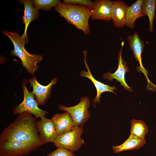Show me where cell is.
I'll return each instance as SVG.
<instances>
[{
	"mask_svg": "<svg viewBox=\"0 0 156 156\" xmlns=\"http://www.w3.org/2000/svg\"><path fill=\"white\" fill-rule=\"evenodd\" d=\"M36 119L28 112L22 114L3 130L0 141L16 140L40 147L43 144L39 136Z\"/></svg>",
	"mask_w": 156,
	"mask_h": 156,
	"instance_id": "6da1fadb",
	"label": "cell"
},
{
	"mask_svg": "<svg viewBox=\"0 0 156 156\" xmlns=\"http://www.w3.org/2000/svg\"><path fill=\"white\" fill-rule=\"evenodd\" d=\"M54 9L60 16L82 31L85 35L90 34L89 20L91 16L92 9L83 6L61 2Z\"/></svg>",
	"mask_w": 156,
	"mask_h": 156,
	"instance_id": "7a4b0ae2",
	"label": "cell"
},
{
	"mask_svg": "<svg viewBox=\"0 0 156 156\" xmlns=\"http://www.w3.org/2000/svg\"><path fill=\"white\" fill-rule=\"evenodd\" d=\"M2 32L6 35L13 44L14 49L11 51V54L19 57L27 71L34 76L35 72L38 68L37 64L42 60V56L31 54L26 51L25 44L27 42L28 38L20 36L16 32L3 31Z\"/></svg>",
	"mask_w": 156,
	"mask_h": 156,
	"instance_id": "3957f363",
	"label": "cell"
},
{
	"mask_svg": "<svg viewBox=\"0 0 156 156\" xmlns=\"http://www.w3.org/2000/svg\"><path fill=\"white\" fill-rule=\"evenodd\" d=\"M27 81L24 79L22 83V87L23 92V99L20 104L15 106L12 110L14 114H21L28 112L34 115L36 118H40L45 117L48 113L46 110H42L38 107V105L35 96L32 92L29 91L26 85Z\"/></svg>",
	"mask_w": 156,
	"mask_h": 156,
	"instance_id": "277c9868",
	"label": "cell"
},
{
	"mask_svg": "<svg viewBox=\"0 0 156 156\" xmlns=\"http://www.w3.org/2000/svg\"><path fill=\"white\" fill-rule=\"evenodd\" d=\"M84 129L79 126H75L70 130L57 136L53 145L67 149L72 152L78 151L84 144L81 136Z\"/></svg>",
	"mask_w": 156,
	"mask_h": 156,
	"instance_id": "5b68a950",
	"label": "cell"
},
{
	"mask_svg": "<svg viewBox=\"0 0 156 156\" xmlns=\"http://www.w3.org/2000/svg\"><path fill=\"white\" fill-rule=\"evenodd\" d=\"M39 147L16 140L0 141V156H25Z\"/></svg>",
	"mask_w": 156,
	"mask_h": 156,
	"instance_id": "8992f818",
	"label": "cell"
},
{
	"mask_svg": "<svg viewBox=\"0 0 156 156\" xmlns=\"http://www.w3.org/2000/svg\"><path fill=\"white\" fill-rule=\"evenodd\" d=\"M90 105L89 98L85 96L81 98L80 102L76 105L68 107L61 105L59 109L66 111L70 114L75 126H79L83 125L90 118L88 110Z\"/></svg>",
	"mask_w": 156,
	"mask_h": 156,
	"instance_id": "52a82bcc",
	"label": "cell"
},
{
	"mask_svg": "<svg viewBox=\"0 0 156 156\" xmlns=\"http://www.w3.org/2000/svg\"><path fill=\"white\" fill-rule=\"evenodd\" d=\"M124 44V42L122 40L121 46L118 54V68L115 72L112 73L110 71L104 74L103 78L109 81H111L113 79L120 83V85L124 86V89L129 92L133 91L131 88L129 87L125 81V75L129 71L127 63L125 60L122 58V48Z\"/></svg>",
	"mask_w": 156,
	"mask_h": 156,
	"instance_id": "ba28073f",
	"label": "cell"
},
{
	"mask_svg": "<svg viewBox=\"0 0 156 156\" xmlns=\"http://www.w3.org/2000/svg\"><path fill=\"white\" fill-rule=\"evenodd\" d=\"M127 40L136 60L140 64V66L136 67L137 70L139 72L143 73L147 79L148 83H149L151 81L148 77V73L144 67L142 61L141 55L144 47V42L140 38L136 31L133 35L128 36Z\"/></svg>",
	"mask_w": 156,
	"mask_h": 156,
	"instance_id": "9c48e42d",
	"label": "cell"
},
{
	"mask_svg": "<svg viewBox=\"0 0 156 156\" xmlns=\"http://www.w3.org/2000/svg\"><path fill=\"white\" fill-rule=\"evenodd\" d=\"M83 53L84 55V62L85 64V67L87 70L86 72L82 70L80 73V76L87 78L89 79L93 83L96 90V96L93 99V102L94 107L96 106L95 104L100 103L101 101L100 98L101 95L103 92H112L117 95L116 93L114 92V91L116 90V86H111L105 84L96 79L92 76L90 69L86 61V56L87 51L84 50Z\"/></svg>",
	"mask_w": 156,
	"mask_h": 156,
	"instance_id": "30bf717a",
	"label": "cell"
},
{
	"mask_svg": "<svg viewBox=\"0 0 156 156\" xmlns=\"http://www.w3.org/2000/svg\"><path fill=\"white\" fill-rule=\"evenodd\" d=\"M29 82L30 86L33 88L32 93L36 96V100L38 105H43L49 97L52 86L57 82V79L53 78L47 86H43L40 84L34 77L29 79Z\"/></svg>",
	"mask_w": 156,
	"mask_h": 156,
	"instance_id": "8fae6325",
	"label": "cell"
},
{
	"mask_svg": "<svg viewBox=\"0 0 156 156\" xmlns=\"http://www.w3.org/2000/svg\"><path fill=\"white\" fill-rule=\"evenodd\" d=\"M37 122V130L43 144L53 142L57 134L52 119L44 117Z\"/></svg>",
	"mask_w": 156,
	"mask_h": 156,
	"instance_id": "7c38bea8",
	"label": "cell"
},
{
	"mask_svg": "<svg viewBox=\"0 0 156 156\" xmlns=\"http://www.w3.org/2000/svg\"><path fill=\"white\" fill-rule=\"evenodd\" d=\"M92 9V20L109 21L112 19L111 12L114 1L109 0H96Z\"/></svg>",
	"mask_w": 156,
	"mask_h": 156,
	"instance_id": "4fadbf2b",
	"label": "cell"
},
{
	"mask_svg": "<svg viewBox=\"0 0 156 156\" xmlns=\"http://www.w3.org/2000/svg\"><path fill=\"white\" fill-rule=\"evenodd\" d=\"M51 119L57 136L70 130L75 127L72 118L67 112L57 114L53 115Z\"/></svg>",
	"mask_w": 156,
	"mask_h": 156,
	"instance_id": "5bb4252c",
	"label": "cell"
},
{
	"mask_svg": "<svg viewBox=\"0 0 156 156\" xmlns=\"http://www.w3.org/2000/svg\"><path fill=\"white\" fill-rule=\"evenodd\" d=\"M128 5L121 1H114L111 16L114 26L118 28L125 25L126 16Z\"/></svg>",
	"mask_w": 156,
	"mask_h": 156,
	"instance_id": "9a60e30c",
	"label": "cell"
},
{
	"mask_svg": "<svg viewBox=\"0 0 156 156\" xmlns=\"http://www.w3.org/2000/svg\"><path fill=\"white\" fill-rule=\"evenodd\" d=\"M18 1L19 3L23 4L24 7V13L22 19L25 28L24 32L22 36L28 38L27 31L28 25L32 21L38 19L40 13L38 10L33 6L31 0H20Z\"/></svg>",
	"mask_w": 156,
	"mask_h": 156,
	"instance_id": "2e32d148",
	"label": "cell"
},
{
	"mask_svg": "<svg viewBox=\"0 0 156 156\" xmlns=\"http://www.w3.org/2000/svg\"><path fill=\"white\" fill-rule=\"evenodd\" d=\"M143 0H137L127 8L125 25L130 28L134 27V23L138 18L145 16L142 10Z\"/></svg>",
	"mask_w": 156,
	"mask_h": 156,
	"instance_id": "e0dca14e",
	"label": "cell"
},
{
	"mask_svg": "<svg viewBox=\"0 0 156 156\" xmlns=\"http://www.w3.org/2000/svg\"><path fill=\"white\" fill-rule=\"evenodd\" d=\"M145 142V140L141 139L130 134L129 138L124 142L117 146H113L112 149L115 153L124 151L138 149L143 146Z\"/></svg>",
	"mask_w": 156,
	"mask_h": 156,
	"instance_id": "ac0fdd59",
	"label": "cell"
},
{
	"mask_svg": "<svg viewBox=\"0 0 156 156\" xmlns=\"http://www.w3.org/2000/svg\"><path fill=\"white\" fill-rule=\"evenodd\" d=\"M156 0H143L142 10L144 14L148 17L149 30L152 32L153 30V22L156 16L155 13Z\"/></svg>",
	"mask_w": 156,
	"mask_h": 156,
	"instance_id": "d6986e66",
	"label": "cell"
},
{
	"mask_svg": "<svg viewBox=\"0 0 156 156\" xmlns=\"http://www.w3.org/2000/svg\"><path fill=\"white\" fill-rule=\"evenodd\" d=\"M130 133L139 138L145 140L148 131V127L144 121L133 119L131 121Z\"/></svg>",
	"mask_w": 156,
	"mask_h": 156,
	"instance_id": "ffe728a7",
	"label": "cell"
},
{
	"mask_svg": "<svg viewBox=\"0 0 156 156\" xmlns=\"http://www.w3.org/2000/svg\"><path fill=\"white\" fill-rule=\"evenodd\" d=\"M33 6L38 10L42 9L45 11H49L53 7H56L61 2L60 0H32Z\"/></svg>",
	"mask_w": 156,
	"mask_h": 156,
	"instance_id": "44dd1931",
	"label": "cell"
},
{
	"mask_svg": "<svg viewBox=\"0 0 156 156\" xmlns=\"http://www.w3.org/2000/svg\"><path fill=\"white\" fill-rule=\"evenodd\" d=\"M64 3L77 5L87 7L91 9L94 7V2L90 0H64Z\"/></svg>",
	"mask_w": 156,
	"mask_h": 156,
	"instance_id": "7402d4cb",
	"label": "cell"
},
{
	"mask_svg": "<svg viewBox=\"0 0 156 156\" xmlns=\"http://www.w3.org/2000/svg\"><path fill=\"white\" fill-rule=\"evenodd\" d=\"M47 156H75L73 152L64 148L57 147V148L47 155Z\"/></svg>",
	"mask_w": 156,
	"mask_h": 156,
	"instance_id": "603a6c76",
	"label": "cell"
}]
</instances>
